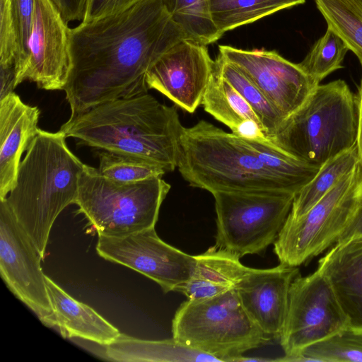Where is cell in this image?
<instances>
[{"mask_svg": "<svg viewBox=\"0 0 362 362\" xmlns=\"http://www.w3.org/2000/svg\"><path fill=\"white\" fill-rule=\"evenodd\" d=\"M184 39L186 35L163 0H140L70 28L71 69L63 90L71 116L107 101L148 93V69Z\"/></svg>", "mask_w": 362, "mask_h": 362, "instance_id": "6da1fadb", "label": "cell"}, {"mask_svg": "<svg viewBox=\"0 0 362 362\" xmlns=\"http://www.w3.org/2000/svg\"><path fill=\"white\" fill-rule=\"evenodd\" d=\"M183 128L175 106L146 93L71 116L59 130L80 144L143 159L167 173L177 168Z\"/></svg>", "mask_w": 362, "mask_h": 362, "instance_id": "7a4b0ae2", "label": "cell"}, {"mask_svg": "<svg viewBox=\"0 0 362 362\" xmlns=\"http://www.w3.org/2000/svg\"><path fill=\"white\" fill-rule=\"evenodd\" d=\"M66 138L61 130L39 129L20 163L16 185L4 199L42 259L55 220L75 204L86 165L70 151Z\"/></svg>", "mask_w": 362, "mask_h": 362, "instance_id": "3957f363", "label": "cell"}, {"mask_svg": "<svg viewBox=\"0 0 362 362\" xmlns=\"http://www.w3.org/2000/svg\"><path fill=\"white\" fill-rule=\"evenodd\" d=\"M177 168L190 186L216 192L291 193L300 189L269 170L238 135L200 120L184 127Z\"/></svg>", "mask_w": 362, "mask_h": 362, "instance_id": "277c9868", "label": "cell"}, {"mask_svg": "<svg viewBox=\"0 0 362 362\" xmlns=\"http://www.w3.org/2000/svg\"><path fill=\"white\" fill-rule=\"evenodd\" d=\"M356 94L343 80L315 87L304 104L269 138L293 158L316 168L357 144Z\"/></svg>", "mask_w": 362, "mask_h": 362, "instance_id": "5b68a950", "label": "cell"}, {"mask_svg": "<svg viewBox=\"0 0 362 362\" xmlns=\"http://www.w3.org/2000/svg\"><path fill=\"white\" fill-rule=\"evenodd\" d=\"M172 332L182 345L219 361L234 362L271 339L247 314L235 288L183 302L174 315Z\"/></svg>", "mask_w": 362, "mask_h": 362, "instance_id": "8992f818", "label": "cell"}, {"mask_svg": "<svg viewBox=\"0 0 362 362\" xmlns=\"http://www.w3.org/2000/svg\"><path fill=\"white\" fill-rule=\"evenodd\" d=\"M162 177L119 182L86 164L75 201L98 235L121 237L155 228L170 189Z\"/></svg>", "mask_w": 362, "mask_h": 362, "instance_id": "52a82bcc", "label": "cell"}, {"mask_svg": "<svg viewBox=\"0 0 362 362\" xmlns=\"http://www.w3.org/2000/svg\"><path fill=\"white\" fill-rule=\"evenodd\" d=\"M361 197L359 163L303 215L287 218L274 243L279 262L298 267L335 244Z\"/></svg>", "mask_w": 362, "mask_h": 362, "instance_id": "ba28073f", "label": "cell"}, {"mask_svg": "<svg viewBox=\"0 0 362 362\" xmlns=\"http://www.w3.org/2000/svg\"><path fill=\"white\" fill-rule=\"evenodd\" d=\"M216 246L242 257L260 254L274 243L296 194L269 192H216Z\"/></svg>", "mask_w": 362, "mask_h": 362, "instance_id": "9c48e42d", "label": "cell"}, {"mask_svg": "<svg viewBox=\"0 0 362 362\" xmlns=\"http://www.w3.org/2000/svg\"><path fill=\"white\" fill-rule=\"evenodd\" d=\"M349 327L335 294L325 277L316 269L292 281L288 310L279 340L284 356L274 361H288L303 349Z\"/></svg>", "mask_w": 362, "mask_h": 362, "instance_id": "30bf717a", "label": "cell"}, {"mask_svg": "<svg viewBox=\"0 0 362 362\" xmlns=\"http://www.w3.org/2000/svg\"><path fill=\"white\" fill-rule=\"evenodd\" d=\"M99 256L153 280L163 292L177 291L192 276L196 256L162 240L155 228L121 237L98 235Z\"/></svg>", "mask_w": 362, "mask_h": 362, "instance_id": "8fae6325", "label": "cell"}, {"mask_svg": "<svg viewBox=\"0 0 362 362\" xmlns=\"http://www.w3.org/2000/svg\"><path fill=\"white\" fill-rule=\"evenodd\" d=\"M37 250L0 200V273L8 289L45 325L54 327V314Z\"/></svg>", "mask_w": 362, "mask_h": 362, "instance_id": "7c38bea8", "label": "cell"}, {"mask_svg": "<svg viewBox=\"0 0 362 362\" xmlns=\"http://www.w3.org/2000/svg\"><path fill=\"white\" fill-rule=\"evenodd\" d=\"M218 49V56L242 71L285 120L304 104L317 86L298 64L274 50H246L229 45H220Z\"/></svg>", "mask_w": 362, "mask_h": 362, "instance_id": "4fadbf2b", "label": "cell"}, {"mask_svg": "<svg viewBox=\"0 0 362 362\" xmlns=\"http://www.w3.org/2000/svg\"><path fill=\"white\" fill-rule=\"evenodd\" d=\"M215 68L206 45L189 39L176 43L148 69L149 89L160 92L176 105L193 113L202 99Z\"/></svg>", "mask_w": 362, "mask_h": 362, "instance_id": "5bb4252c", "label": "cell"}, {"mask_svg": "<svg viewBox=\"0 0 362 362\" xmlns=\"http://www.w3.org/2000/svg\"><path fill=\"white\" fill-rule=\"evenodd\" d=\"M68 23L50 0H35L30 53L22 81L46 90H64L71 69Z\"/></svg>", "mask_w": 362, "mask_h": 362, "instance_id": "9a60e30c", "label": "cell"}, {"mask_svg": "<svg viewBox=\"0 0 362 362\" xmlns=\"http://www.w3.org/2000/svg\"><path fill=\"white\" fill-rule=\"evenodd\" d=\"M298 275V267L281 263L269 269L248 267L235 286L247 314L271 339H281L290 286Z\"/></svg>", "mask_w": 362, "mask_h": 362, "instance_id": "2e32d148", "label": "cell"}, {"mask_svg": "<svg viewBox=\"0 0 362 362\" xmlns=\"http://www.w3.org/2000/svg\"><path fill=\"white\" fill-rule=\"evenodd\" d=\"M40 110L14 92L0 99V200L13 189L21 158L37 133Z\"/></svg>", "mask_w": 362, "mask_h": 362, "instance_id": "e0dca14e", "label": "cell"}, {"mask_svg": "<svg viewBox=\"0 0 362 362\" xmlns=\"http://www.w3.org/2000/svg\"><path fill=\"white\" fill-rule=\"evenodd\" d=\"M317 269L330 284L349 327L362 332V237L333 245Z\"/></svg>", "mask_w": 362, "mask_h": 362, "instance_id": "ac0fdd59", "label": "cell"}, {"mask_svg": "<svg viewBox=\"0 0 362 362\" xmlns=\"http://www.w3.org/2000/svg\"><path fill=\"white\" fill-rule=\"evenodd\" d=\"M47 290L54 314V327L65 337H78L106 346L121 334L90 306L78 301L49 277Z\"/></svg>", "mask_w": 362, "mask_h": 362, "instance_id": "d6986e66", "label": "cell"}, {"mask_svg": "<svg viewBox=\"0 0 362 362\" xmlns=\"http://www.w3.org/2000/svg\"><path fill=\"white\" fill-rule=\"evenodd\" d=\"M195 256L191 277L177 290L187 299L213 297L234 288L248 269L238 255L216 245Z\"/></svg>", "mask_w": 362, "mask_h": 362, "instance_id": "ffe728a7", "label": "cell"}, {"mask_svg": "<svg viewBox=\"0 0 362 362\" xmlns=\"http://www.w3.org/2000/svg\"><path fill=\"white\" fill-rule=\"evenodd\" d=\"M0 1V65L14 64L17 87L28 60L35 0Z\"/></svg>", "mask_w": 362, "mask_h": 362, "instance_id": "44dd1931", "label": "cell"}, {"mask_svg": "<svg viewBox=\"0 0 362 362\" xmlns=\"http://www.w3.org/2000/svg\"><path fill=\"white\" fill-rule=\"evenodd\" d=\"M204 110L239 136H264L263 126L242 95L215 68L204 93Z\"/></svg>", "mask_w": 362, "mask_h": 362, "instance_id": "7402d4cb", "label": "cell"}, {"mask_svg": "<svg viewBox=\"0 0 362 362\" xmlns=\"http://www.w3.org/2000/svg\"><path fill=\"white\" fill-rule=\"evenodd\" d=\"M105 346V356L114 361H219L214 356L182 345L173 338L144 340L120 334Z\"/></svg>", "mask_w": 362, "mask_h": 362, "instance_id": "603a6c76", "label": "cell"}, {"mask_svg": "<svg viewBox=\"0 0 362 362\" xmlns=\"http://www.w3.org/2000/svg\"><path fill=\"white\" fill-rule=\"evenodd\" d=\"M359 163L357 144L325 162L315 176L296 194L288 217L297 218L303 215Z\"/></svg>", "mask_w": 362, "mask_h": 362, "instance_id": "cb8c5ba5", "label": "cell"}, {"mask_svg": "<svg viewBox=\"0 0 362 362\" xmlns=\"http://www.w3.org/2000/svg\"><path fill=\"white\" fill-rule=\"evenodd\" d=\"M305 0H209L211 20L217 30L226 32L305 3Z\"/></svg>", "mask_w": 362, "mask_h": 362, "instance_id": "d4e9b609", "label": "cell"}, {"mask_svg": "<svg viewBox=\"0 0 362 362\" xmlns=\"http://www.w3.org/2000/svg\"><path fill=\"white\" fill-rule=\"evenodd\" d=\"M327 28L337 33L362 66V0H315Z\"/></svg>", "mask_w": 362, "mask_h": 362, "instance_id": "484cf974", "label": "cell"}, {"mask_svg": "<svg viewBox=\"0 0 362 362\" xmlns=\"http://www.w3.org/2000/svg\"><path fill=\"white\" fill-rule=\"evenodd\" d=\"M240 136L269 170L297 187L300 191L319 170L320 168L308 165L290 156L265 136Z\"/></svg>", "mask_w": 362, "mask_h": 362, "instance_id": "4316f807", "label": "cell"}, {"mask_svg": "<svg viewBox=\"0 0 362 362\" xmlns=\"http://www.w3.org/2000/svg\"><path fill=\"white\" fill-rule=\"evenodd\" d=\"M215 62L222 77L242 95L259 117L265 137L274 136L284 122V117L242 71L219 56Z\"/></svg>", "mask_w": 362, "mask_h": 362, "instance_id": "83f0119b", "label": "cell"}, {"mask_svg": "<svg viewBox=\"0 0 362 362\" xmlns=\"http://www.w3.org/2000/svg\"><path fill=\"white\" fill-rule=\"evenodd\" d=\"M163 3L187 39L208 45L223 35L211 20L209 0H163Z\"/></svg>", "mask_w": 362, "mask_h": 362, "instance_id": "f1b7e54d", "label": "cell"}, {"mask_svg": "<svg viewBox=\"0 0 362 362\" xmlns=\"http://www.w3.org/2000/svg\"><path fill=\"white\" fill-rule=\"evenodd\" d=\"M288 361L362 362V332L348 327L309 345Z\"/></svg>", "mask_w": 362, "mask_h": 362, "instance_id": "f546056e", "label": "cell"}, {"mask_svg": "<svg viewBox=\"0 0 362 362\" xmlns=\"http://www.w3.org/2000/svg\"><path fill=\"white\" fill-rule=\"evenodd\" d=\"M349 48L342 39L329 28L312 46L298 64L313 83L317 86L333 71L343 68L342 62Z\"/></svg>", "mask_w": 362, "mask_h": 362, "instance_id": "4dcf8cb0", "label": "cell"}, {"mask_svg": "<svg viewBox=\"0 0 362 362\" xmlns=\"http://www.w3.org/2000/svg\"><path fill=\"white\" fill-rule=\"evenodd\" d=\"M99 173L108 179L119 182H138L162 177L166 172L145 160L106 151L98 153Z\"/></svg>", "mask_w": 362, "mask_h": 362, "instance_id": "1f68e13d", "label": "cell"}, {"mask_svg": "<svg viewBox=\"0 0 362 362\" xmlns=\"http://www.w3.org/2000/svg\"><path fill=\"white\" fill-rule=\"evenodd\" d=\"M140 0H86L85 16L87 22L123 11Z\"/></svg>", "mask_w": 362, "mask_h": 362, "instance_id": "d6a6232c", "label": "cell"}, {"mask_svg": "<svg viewBox=\"0 0 362 362\" xmlns=\"http://www.w3.org/2000/svg\"><path fill=\"white\" fill-rule=\"evenodd\" d=\"M59 11L64 20L69 23L73 21H83L86 0H50Z\"/></svg>", "mask_w": 362, "mask_h": 362, "instance_id": "836d02e7", "label": "cell"}, {"mask_svg": "<svg viewBox=\"0 0 362 362\" xmlns=\"http://www.w3.org/2000/svg\"><path fill=\"white\" fill-rule=\"evenodd\" d=\"M362 237V197L337 243Z\"/></svg>", "mask_w": 362, "mask_h": 362, "instance_id": "e575fe53", "label": "cell"}, {"mask_svg": "<svg viewBox=\"0 0 362 362\" xmlns=\"http://www.w3.org/2000/svg\"><path fill=\"white\" fill-rule=\"evenodd\" d=\"M1 69V90L0 99L13 92L16 86L15 66H0Z\"/></svg>", "mask_w": 362, "mask_h": 362, "instance_id": "d590c367", "label": "cell"}, {"mask_svg": "<svg viewBox=\"0 0 362 362\" xmlns=\"http://www.w3.org/2000/svg\"><path fill=\"white\" fill-rule=\"evenodd\" d=\"M358 113V148L359 154V162L362 166V78L358 88V93L356 94Z\"/></svg>", "mask_w": 362, "mask_h": 362, "instance_id": "8d00e7d4", "label": "cell"}, {"mask_svg": "<svg viewBox=\"0 0 362 362\" xmlns=\"http://www.w3.org/2000/svg\"><path fill=\"white\" fill-rule=\"evenodd\" d=\"M274 361V359H268V358H257V357H255V358H252V357H245V356H240L238 358H236L235 360H234V362L235 361H237V362H247V361Z\"/></svg>", "mask_w": 362, "mask_h": 362, "instance_id": "74e56055", "label": "cell"}]
</instances>
